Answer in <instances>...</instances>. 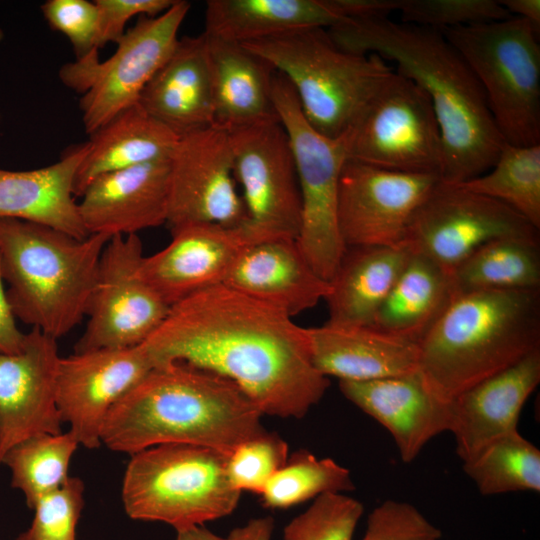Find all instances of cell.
<instances>
[{
  "label": "cell",
  "instance_id": "obj_45",
  "mask_svg": "<svg viewBox=\"0 0 540 540\" xmlns=\"http://www.w3.org/2000/svg\"><path fill=\"white\" fill-rule=\"evenodd\" d=\"M26 333L17 327L15 316L9 304L0 261V353L12 354L21 350Z\"/></svg>",
  "mask_w": 540,
  "mask_h": 540
},
{
  "label": "cell",
  "instance_id": "obj_42",
  "mask_svg": "<svg viewBox=\"0 0 540 540\" xmlns=\"http://www.w3.org/2000/svg\"><path fill=\"white\" fill-rule=\"evenodd\" d=\"M41 9L49 25L69 39L77 59L98 50L99 11L95 2L49 0Z\"/></svg>",
  "mask_w": 540,
  "mask_h": 540
},
{
  "label": "cell",
  "instance_id": "obj_48",
  "mask_svg": "<svg viewBox=\"0 0 540 540\" xmlns=\"http://www.w3.org/2000/svg\"><path fill=\"white\" fill-rule=\"evenodd\" d=\"M221 537L202 526L177 532L176 540H220Z\"/></svg>",
  "mask_w": 540,
  "mask_h": 540
},
{
  "label": "cell",
  "instance_id": "obj_38",
  "mask_svg": "<svg viewBox=\"0 0 540 540\" xmlns=\"http://www.w3.org/2000/svg\"><path fill=\"white\" fill-rule=\"evenodd\" d=\"M399 12L402 23L438 31L511 17L495 0H402Z\"/></svg>",
  "mask_w": 540,
  "mask_h": 540
},
{
  "label": "cell",
  "instance_id": "obj_12",
  "mask_svg": "<svg viewBox=\"0 0 540 540\" xmlns=\"http://www.w3.org/2000/svg\"><path fill=\"white\" fill-rule=\"evenodd\" d=\"M144 256L138 234L108 240L75 352L139 346L162 324L170 306L142 279Z\"/></svg>",
  "mask_w": 540,
  "mask_h": 540
},
{
  "label": "cell",
  "instance_id": "obj_2",
  "mask_svg": "<svg viewBox=\"0 0 540 540\" xmlns=\"http://www.w3.org/2000/svg\"><path fill=\"white\" fill-rule=\"evenodd\" d=\"M327 30L345 50L392 61L427 94L442 135V181L462 183L493 166L505 142L475 75L441 31L389 17L347 19Z\"/></svg>",
  "mask_w": 540,
  "mask_h": 540
},
{
  "label": "cell",
  "instance_id": "obj_20",
  "mask_svg": "<svg viewBox=\"0 0 540 540\" xmlns=\"http://www.w3.org/2000/svg\"><path fill=\"white\" fill-rule=\"evenodd\" d=\"M341 393L387 429L404 463L435 436L450 432L451 400L438 395L419 370L382 379L340 381Z\"/></svg>",
  "mask_w": 540,
  "mask_h": 540
},
{
  "label": "cell",
  "instance_id": "obj_14",
  "mask_svg": "<svg viewBox=\"0 0 540 540\" xmlns=\"http://www.w3.org/2000/svg\"><path fill=\"white\" fill-rule=\"evenodd\" d=\"M538 231L502 202L440 180L413 214L405 242L451 273L492 240L539 238Z\"/></svg>",
  "mask_w": 540,
  "mask_h": 540
},
{
  "label": "cell",
  "instance_id": "obj_22",
  "mask_svg": "<svg viewBox=\"0 0 540 540\" xmlns=\"http://www.w3.org/2000/svg\"><path fill=\"white\" fill-rule=\"evenodd\" d=\"M540 382V349L451 400L458 457L465 462L490 442L518 431L521 410Z\"/></svg>",
  "mask_w": 540,
  "mask_h": 540
},
{
  "label": "cell",
  "instance_id": "obj_4",
  "mask_svg": "<svg viewBox=\"0 0 540 540\" xmlns=\"http://www.w3.org/2000/svg\"><path fill=\"white\" fill-rule=\"evenodd\" d=\"M418 347V370L452 400L540 349V289L455 293Z\"/></svg>",
  "mask_w": 540,
  "mask_h": 540
},
{
  "label": "cell",
  "instance_id": "obj_27",
  "mask_svg": "<svg viewBox=\"0 0 540 540\" xmlns=\"http://www.w3.org/2000/svg\"><path fill=\"white\" fill-rule=\"evenodd\" d=\"M204 34L212 84L214 125L230 131L278 120L272 96L275 69L241 43Z\"/></svg>",
  "mask_w": 540,
  "mask_h": 540
},
{
  "label": "cell",
  "instance_id": "obj_39",
  "mask_svg": "<svg viewBox=\"0 0 540 540\" xmlns=\"http://www.w3.org/2000/svg\"><path fill=\"white\" fill-rule=\"evenodd\" d=\"M287 460V442L277 433L265 430L234 449L227 459V474L238 491L260 495Z\"/></svg>",
  "mask_w": 540,
  "mask_h": 540
},
{
  "label": "cell",
  "instance_id": "obj_18",
  "mask_svg": "<svg viewBox=\"0 0 540 540\" xmlns=\"http://www.w3.org/2000/svg\"><path fill=\"white\" fill-rule=\"evenodd\" d=\"M172 239L144 256L142 279L170 307L202 290L223 284L241 252L260 242L246 224L189 223L171 228Z\"/></svg>",
  "mask_w": 540,
  "mask_h": 540
},
{
  "label": "cell",
  "instance_id": "obj_16",
  "mask_svg": "<svg viewBox=\"0 0 540 540\" xmlns=\"http://www.w3.org/2000/svg\"><path fill=\"white\" fill-rule=\"evenodd\" d=\"M246 222L229 132L213 125L179 137L170 155V227L189 223L233 227Z\"/></svg>",
  "mask_w": 540,
  "mask_h": 540
},
{
  "label": "cell",
  "instance_id": "obj_23",
  "mask_svg": "<svg viewBox=\"0 0 540 540\" xmlns=\"http://www.w3.org/2000/svg\"><path fill=\"white\" fill-rule=\"evenodd\" d=\"M224 285L293 317L325 300L330 285L306 260L295 239L276 238L247 246Z\"/></svg>",
  "mask_w": 540,
  "mask_h": 540
},
{
  "label": "cell",
  "instance_id": "obj_21",
  "mask_svg": "<svg viewBox=\"0 0 540 540\" xmlns=\"http://www.w3.org/2000/svg\"><path fill=\"white\" fill-rule=\"evenodd\" d=\"M170 157L95 178L78 203L89 235L138 234L167 223Z\"/></svg>",
  "mask_w": 540,
  "mask_h": 540
},
{
  "label": "cell",
  "instance_id": "obj_24",
  "mask_svg": "<svg viewBox=\"0 0 540 540\" xmlns=\"http://www.w3.org/2000/svg\"><path fill=\"white\" fill-rule=\"evenodd\" d=\"M138 104L177 137L214 125L204 33L178 39L171 55L143 88Z\"/></svg>",
  "mask_w": 540,
  "mask_h": 540
},
{
  "label": "cell",
  "instance_id": "obj_15",
  "mask_svg": "<svg viewBox=\"0 0 540 540\" xmlns=\"http://www.w3.org/2000/svg\"><path fill=\"white\" fill-rule=\"evenodd\" d=\"M440 180L436 174L394 171L347 159L337 202L345 247L404 243L413 214Z\"/></svg>",
  "mask_w": 540,
  "mask_h": 540
},
{
  "label": "cell",
  "instance_id": "obj_31",
  "mask_svg": "<svg viewBox=\"0 0 540 540\" xmlns=\"http://www.w3.org/2000/svg\"><path fill=\"white\" fill-rule=\"evenodd\" d=\"M454 294L451 273L412 251L372 326L418 343Z\"/></svg>",
  "mask_w": 540,
  "mask_h": 540
},
{
  "label": "cell",
  "instance_id": "obj_35",
  "mask_svg": "<svg viewBox=\"0 0 540 540\" xmlns=\"http://www.w3.org/2000/svg\"><path fill=\"white\" fill-rule=\"evenodd\" d=\"M79 445L70 431L41 434L18 443L5 454L2 464L10 470L11 485L22 492L29 508L65 484Z\"/></svg>",
  "mask_w": 540,
  "mask_h": 540
},
{
  "label": "cell",
  "instance_id": "obj_25",
  "mask_svg": "<svg viewBox=\"0 0 540 540\" xmlns=\"http://www.w3.org/2000/svg\"><path fill=\"white\" fill-rule=\"evenodd\" d=\"M312 361L325 377L362 382L418 370V343L374 326L308 328Z\"/></svg>",
  "mask_w": 540,
  "mask_h": 540
},
{
  "label": "cell",
  "instance_id": "obj_6",
  "mask_svg": "<svg viewBox=\"0 0 540 540\" xmlns=\"http://www.w3.org/2000/svg\"><path fill=\"white\" fill-rule=\"evenodd\" d=\"M243 45L286 77L305 119L331 139L346 135L394 71L379 55L341 48L322 27L293 30Z\"/></svg>",
  "mask_w": 540,
  "mask_h": 540
},
{
  "label": "cell",
  "instance_id": "obj_26",
  "mask_svg": "<svg viewBox=\"0 0 540 540\" xmlns=\"http://www.w3.org/2000/svg\"><path fill=\"white\" fill-rule=\"evenodd\" d=\"M87 150L86 142L39 169H0V218L36 223L78 239L89 236L74 194L75 176Z\"/></svg>",
  "mask_w": 540,
  "mask_h": 540
},
{
  "label": "cell",
  "instance_id": "obj_32",
  "mask_svg": "<svg viewBox=\"0 0 540 540\" xmlns=\"http://www.w3.org/2000/svg\"><path fill=\"white\" fill-rule=\"evenodd\" d=\"M455 293L479 290H539V238L492 240L451 272Z\"/></svg>",
  "mask_w": 540,
  "mask_h": 540
},
{
  "label": "cell",
  "instance_id": "obj_8",
  "mask_svg": "<svg viewBox=\"0 0 540 540\" xmlns=\"http://www.w3.org/2000/svg\"><path fill=\"white\" fill-rule=\"evenodd\" d=\"M466 61L504 142L540 144L539 33L518 17L441 31Z\"/></svg>",
  "mask_w": 540,
  "mask_h": 540
},
{
  "label": "cell",
  "instance_id": "obj_17",
  "mask_svg": "<svg viewBox=\"0 0 540 540\" xmlns=\"http://www.w3.org/2000/svg\"><path fill=\"white\" fill-rule=\"evenodd\" d=\"M153 368L141 345L60 358L56 404L80 445L96 449L102 444L101 430L112 407Z\"/></svg>",
  "mask_w": 540,
  "mask_h": 540
},
{
  "label": "cell",
  "instance_id": "obj_46",
  "mask_svg": "<svg viewBox=\"0 0 540 540\" xmlns=\"http://www.w3.org/2000/svg\"><path fill=\"white\" fill-rule=\"evenodd\" d=\"M274 520L270 516L251 519L247 524L233 529L227 537L220 540H270Z\"/></svg>",
  "mask_w": 540,
  "mask_h": 540
},
{
  "label": "cell",
  "instance_id": "obj_34",
  "mask_svg": "<svg viewBox=\"0 0 540 540\" xmlns=\"http://www.w3.org/2000/svg\"><path fill=\"white\" fill-rule=\"evenodd\" d=\"M463 470L484 496L540 492V450L518 431L490 442Z\"/></svg>",
  "mask_w": 540,
  "mask_h": 540
},
{
  "label": "cell",
  "instance_id": "obj_43",
  "mask_svg": "<svg viewBox=\"0 0 540 540\" xmlns=\"http://www.w3.org/2000/svg\"><path fill=\"white\" fill-rule=\"evenodd\" d=\"M99 11L98 46L116 42L124 35L126 23L136 15L157 16L175 0H96Z\"/></svg>",
  "mask_w": 540,
  "mask_h": 540
},
{
  "label": "cell",
  "instance_id": "obj_44",
  "mask_svg": "<svg viewBox=\"0 0 540 540\" xmlns=\"http://www.w3.org/2000/svg\"><path fill=\"white\" fill-rule=\"evenodd\" d=\"M338 13L345 19L389 17L399 11L402 0H331Z\"/></svg>",
  "mask_w": 540,
  "mask_h": 540
},
{
  "label": "cell",
  "instance_id": "obj_33",
  "mask_svg": "<svg viewBox=\"0 0 540 540\" xmlns=\"http://www.w3.org/2000/svg\"><path fill=\"white\" fill-rule=\"evenodd\" d=\"M460 184L498 200L540 229V144H506L485 173Z\"/></svg>",
  "mask_w": 540,
  "mask_h": 540
},
{
  "label": "cell",
  "instance_id": "obj_1",
  "mask_svg": "<svg viewBox=\"0 0 540 540\" xmlns=\"http://www.w3.org/2000/svg\"><path fill=\"white\" fill-rule=\"evenodd\" d=\"M224 284L172 305L141 346L153 367L174 363L234 383L263 415L302 418L329 380L314 366L308 328Z\"/></svg>",
  "mask_w": 540,
  "mask_h": 540
},
{
  "label": "cell",
  "instance_id": "obj_19",
  "mask_svg": "<svg viewBox=\"0 0 540 540\" xmlns=\"http://www.w3.org/2000/svg\"><path fill=\"white\" fill-rule=\"evenodd\" d=\"M60 358L57 340L36 328L19 352L0 353V465L18 443L62 432L55 396Z\"/></svg>",
  "mask_w": 540,
  "mask_h": 540
},
{
  "label": "cell",
  "instance_id": "obj_13",
  "mask_svg": "<svg viewBox=\"0 0 540 540\" xmlns=\"http://www.w3.org/2000/svg\"><path fill=\"white\" fill-rule=\"evenodd\" d=\"M245 223L259 240H297L301 196L295 158L280 119L228 131Z\"/></svg>",
  "mask_w": 540,
  "mask_h": 540
},
{
  "label": "cell",
  "instance_id": "obj_28",
  "mask_svg": "<svg viewBox=\"0 0 540 540\" xmlns=\"http://www.w3.org/2000/svg\"><path fill=\"white\" fill-rule=\"evenodd\" d=\"M412 254L406 242L346 248L325 298L328 323L372 326L382 303Z\"/></svg>",
  "mask_w": 540,
  "mask_h": 540
},
{
  "label": "cell",
  "instance_id": "obj_10",
  "mask_svg": "<svg viewBox=\"0 0 540 540\" xmlns=\"http://www.w3.org/2000/svg\"><path fill=\"white\" fill-rule=\"evenodd\" d=\"M189 9V2L175 0L157 16H141L105 61H99L98 52L93 51L61 67L63 84L82 94L80 109L86 133L138 103L145 85L174 50Z\"/></svg>",
  "mask_w": 540,
  "mask_h": 540
},
{
  "label": "cell",
  "instance_id": "obj_7",
  "mask_svg": "<svg viewBox=\"0 0 540 540\" xmlns=\"http://www.w3.org/2000/svg\"><path fill=\"white\" fill-rule=\"evenodd\" d=\"M228 456L204 446L163 444L133 455L122 503L133 520L164 522L182 531L231 514L241 492L227 474Z\"/></svg>",
  "mask_w": 540,
  "mask_h": 540
},
{
  "label": "cell",
  "instance_id": "obj_40",
  "mask_svg": "<svg viewBox=\"0 0 540 540\" xmlns=\"http://www.w3.org/2000/svg\"><path fill=\"white\" fill-rule=\"evenodd\" d=\"M84 483L69 477L59 489L39 499L30 527L17 540H76V528L84 506Z\"/></svg>",
  "mask_w": 540,
  "mask_h": 540
},
{
  "label": "cell",
  "instance_id": "obj_5",
  "mask_svg": "<svg viewBox=\"0 0 540 540\" xmlns=\"http://www.w3.org/2000/svg\"><path fill=\"white\" fill-rule=\"evenodd\" d=\"M109 239L0 218L1 270L15 318L56 340L73 330L86 315Z\"/></svg>",
  "mask_w": 540,
  "mask_h": 540
},
{
  "label": "cell",
  "instance_id": "obj_37",
  "mask_svg": "<svg viewBox=\"0 0 540 540\" xmlns=\"http://www.w3.org/2000/svg\"><path fill=\"white\" fill-rule=\"evenodd\" d=\"M360 501L343 493H327L284 528V540H353L363 514Z\"/></svg>",
  "mask_w": 540,
  "mask_h": 540
},
{
  "label": "cell",
  "instance_id": "obj_30",
  "mask_svg": "<svg viewBox=\"0 0 540 540\" xmlns=\"http://www.w3.org/2000/svg\"><path fill=\"white\" fill-rule=\"evenodd\" d=\"M343 21L331 0H209L204 33L244 44Z\"/></svg>",
  "mask_w": 540,
  "mask_h": 540
},
{
  "label": "cell",
  "instance_id": "obj_3",
  "mask_svg": "<svg viewBox=\"0 0 540 540\" xmlns=\"http://www.w3.org/2000/svg\"><path fill=\"white\" fill-rule=\"evenodd\" d=\"M263 414L232 382L184 364L154 367L110 410L101 443L130 456L163 444L229 456L265 428Z\"/></svg>",
  "mask_w": 540,
  "mask_h": 540
},
{
  "label": "cell",
  "instance_id": "obj_29",
  "mask_svg": "<svg viewBox=\"0 0 540 540\" xmlns=\"http://www.w3.org/2000/svg\"><path fill=\"white\" fill-rule=\"evenodd\" d=\"M89 135L87 153L75 176V197L103 174L170 157L179 139L138 103Z\"/></svg>",
  "mask_w": 540,
  "mask_h": 540
},
{
  "label": "cell",
  "instance_id": "obj_11",
  "mask_svg": "<svg viewBox=\"0 0 540 540\" xmlns=\"http://www.w3.org/2000/svg\"><path fill=\"white\" fill-rule=\"evenodd\" d=\"M348 159L384 169L439 175L441 130L427 94L395 70L345 135Z\"/></svg>",
  "mask_w": 540,
  "mask_h": 540
},
{
  "label": "cell",
  "instance_id": "obj_47",
  "mask_svg": "<svg viewBox=\"0 0 540 540\" xmlns=\"http://www.w3.org/2000/svg\"><path fill=\"white\" fill-rule=\"evenodd\" d=\"M500 4L513 17L529 22L540 32V0H501Z\"/></svg>",
  "mask_w": 540,
  "mask_h": 540
},
{
  "label": "cell",
  "instance_id": "obj_36",
  "mask_svg": "<svg viewBox=\"0 0 540 540\" xmlns=\"http://www.w3.org/2000/svg\"><path fill=\"white\" fill-rule=\"evenodd\" d=\"M350 471L331 458H317L299 450L267 482L262 490V504L285 509L327 493L354 490Z\"/></svg>",
  "mask_w": 540,
  "mask_h": 540
},
{
  "label": "cell",
  "instance_id": "obj_9",
  "mask_svg": "<svg viewBox=\"0 0 540 540\" xmlns=\"http://www.w3.org/2000/svg\"><path fill=\"white\" fill-rule=\"evenodd\" d=\"M272 96L298 175L301 227L296 241L314 271L329 282L346 251L337 222L339 179L348 159L345 135L331 139L316 131L305 119L290 82L276 70Z\"/></svg>",
  "mask_w": 540,
  "mask_h": 540
},
{
  "label": "cell",
  "instance_id": "obj_41",
  "mask_svg": "<svg viewBox=\"0 0 540 540\" xmlns=\"http://www.w3.org/2000/svg\"><path fill=\"white\" fill-rule=\"evenodd\" d=\"M441 530L408 502L386 500L368 516L362 540H439Z\"/></svg>",
  "mask_w": 540,
  "mask_h": 540
}]
</instances>
